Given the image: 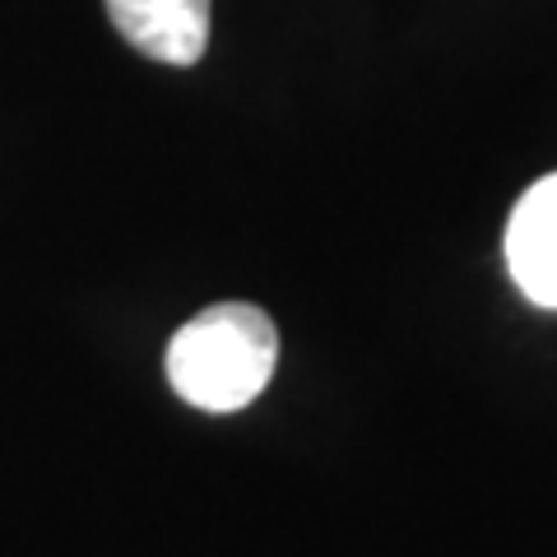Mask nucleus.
<instances>
[{
  "mask_svg": "<svg viewBox=\"0 0 557 557\" xmlns=\"http://www.w3.org/2000/svg\"><path fill=\"white\" fill-rule=\"evenodd\" d=\"M278 330L251 302H214L168 344V381L190 409L237 413L270 386Z\"/></svg>",
  "mask_w": 557,
  "mask_h": 557,
  "instance_id": "nucleus-1",
  "label": "nucleus"
},
{
  "mask_svg": "<svg viewBox=\"0 0 557 557\" xmlns=\"http://www.w3.org/2000/svg\"><path fill=\"white\" fill-rule=\"evenodd\" d=\"M112 28L139 57L196 65L209 47V0H102Z\"/></svg>",
  "mask_w": 557,
  "mask_h": 557,
  "instance_id": "nucleus-2",
  "label": "nucleus"
},
{
  "mask_svg": "<svg viewBox=\"0 0 557 557\" xmlns=\"http://www.w3.org/2000/svg\"><path fill=\"white\" fill-rule=\"evenodd\" d=\"M507 270L534 307L557 311V172L516 200L507 223Z\"/></svg>",
  "mask_w": 557,
  "mask_h": 557,
  "instance_id": "nucleus-3",
  "label": "nucleus"
}]
</instances>
